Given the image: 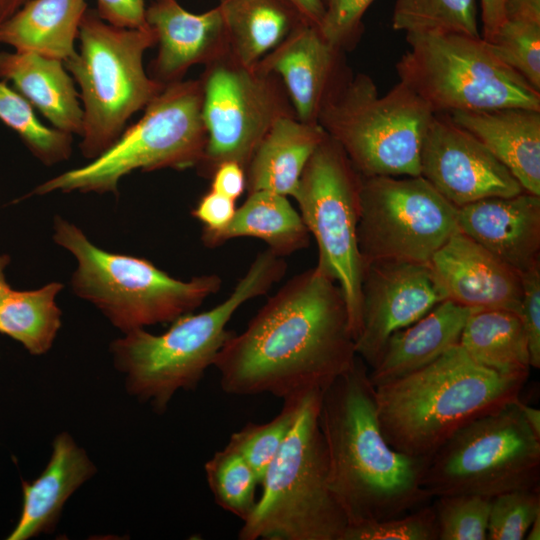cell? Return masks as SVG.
<instances>
[{
  "mask_svg": "<svg viewBox=\"0 0 540 540\" xmlns=\"http://www.w3.org/2000/svg\"><path fill=\"white\" fill-rule=\"evenodd\" d=\"M202 96L200 79L166 85L111 147L89 164L40 184L33 194L116 193L120 179L135 170L196 167L206 144Z\"/></svg>",
  "mask_w": 540,
  "mask_h": 540,
  "instance_id": "10",
  "label": "cell"
},
{
  "mask_svg": "<svg viewBox=\"0 0 540 540\" xmlns=\"http://www.w3.org/2000/svg\"><path fill=\"white\" fill-rule=\"evenodd\" d=\"M0 121L45 165L65 161L71 155L72 135L44 125L31 103L4 80H0Z\"/></svg>",
  "mask_w": 540,
  "mask_h": 540,
  "instance_id": "32",
  "label": "cell"
},
{
  "mask_svg": "<svg viewBox=\"0 0 540 540\" xmlns=\"http://www.w3.org/2000/svg\"><path fill=\"white\" fill-rule=\"evenodd\" d=\"M519 315L526 334L531 367L540 368V265L521 275Z\"/></svg>",
  "mask_w": 540,
  "mask_h": 540,
  "instance_id": "40",
  "label": "cell"
},
{
  "mask_svg": "<svg viewBox=\"0 0 540 540\" xmlns=\"http://www.w3.org/2000/svg\"><path fill=\"white\" fill-rule=\"evenodd\" d=\"M528 378L486 368L457 343L427 366L374 387L382 433L392 448L424 462L460 429L520 399Z\"/></svg>",
  "mask_w": 540,
  "mask_h": 540,
  "instance_id": "3",
  "label": "cell"
},
{
  "mask_svg": "<svg viewBox=\"0 0 540 540\" xmlns=\"http://www.w3.org/2000/svg\"><path fill=\"white\" fill-rule=\"evenodd\" d=\"M392 28L410 33H458L481 36L475 0H397Z\"/></svg>",
  "mask_w": 540,
  "mask_h": 540,
  "instance_id": "33",
  "label": "cell"
},
{
  "mask_svg": "<svg viewBox=\"0 0 540 540\" xmlns=\"http://www.w3.org/2000/svg\"><path fill=\"white\" fill-rule=\"evenodd\" d=\"M325 136L318 124L295 116L279 118L246 167L247 192L265 190L293 197L308 160Z\"/></svg>",
  "mask_w": 540,
  "mask_h": 540,
  "instance_id": "25",
  "label": "cell"
},
{
  "mask_svg": "<svg viewBox=\"0 0 540 540\" xmlns=\"http://www.w3.org/2000/svg\"><path fill=\"white\" fill-rule=\"evenodd\" d=\"M517 404L532 431L540 437V410L522 402L521 399L517 401Z\"/></svg>",
  "mask_w": 540,
  "mask_h": 540,
  "instance_id": "46",
  "label": "cell"
},
{
  "mask_svg": "<svg viewBox=\"0 0 540 540\" xmlns=\"http://www.w3.org/2000/svg\"><path fill=\"white\" fill-rule=\"evenodd\" d=\"M433 115L403 82L380 96L369 75L352 72L328 95L317 123L362 176H418Z\"/></svg>",
  "mask_w": 540,
  "mask_h": 540,
  "instance_id": "7",
  "label": "cell"
},
{
  "mask_svg": "<svg viewBox=\"0 0 540 540\" xmlns=\"http://www.w3.org/2000/svg\"><path fill=\"white\" fill-rule=\"evenodd\" d=\"M517 401L460 429L424 461L422 488L433 498L540 490V437Z\"/></svg>",
  "mask_w": 540,
  "mask_h": 540,
  "instance_id": "11",
  "label": "cell"
},
{
  "mask_svg": "<svg viewBox=\"0 0 540 540\" xmlns=\"http://www.w3.org/2000/svg\"><path fill=\"white\" fill-rule=\"evenodd\" d=\"M374 0H323L324 14L318 26L322 36L334 47L347 52L358 44L363 16Z\"/></svg>",
  "mask_w": 540,
  "mask_h": 540,
  "instance_id": "39",
  "label": "cell"
},
{
  "mask_svg": "<svg viewBox=\"0 0 540 540\" xmlns=\"http://www.w3.org/2000/svg\"><path fill=\"white\" fill-rule=\"evenodd\" d=\"M322 393L311 390L305 395L238 539L342 540L348 522L329 484L318 418Z\"/></svg>",
  "mask_w": 540,
  "mask_h": 540,
  "instance_id": "5",
  "label": "cell"
},
{
  "mask_svg": "<svg viewBox=\"0 0 540 540\" xmlns=\"http://www.w3.org/2000/svg\"><path fill=\"white\" fill-rule=\"evenodd\" d=\"M487 42L540 91V0H505L502 23Z\"/></svg>",
  "mask_w": 540,
  "mask_h": 540,
  "instance_id": "31",
  "label": "cell"
},
{
  "mask_svg": "<svg viewBox=\"0 0 540 540\" xmlns=\"http://www.w3.org/2000/svg\"><path fill=\"white\" fill-rule=\"evenodd\" d=\"M211 190L236 201L246 190L245 169L236 162L219 165L211 176Z\"/></svg>",
  "mask_w": 540,
  "mask_h": 540,
  "instance_id": "43",
  "label": "cell"
},
{
  "mask_svg": "<svg viewBox=\"0 0 540 540\" xmlns=\"http://www.w3.org/2000/svg\"><path fill=\"white\" fill-rule=\"evenodd\" d=\"M447 300L475 309H506L519 313L521 276L460 231L428 264Z\"/></svg>",
  "mask_w": 540,
  "mask_h": 540,
  "instance_id": "19",
  "label": "cell"
},
{
  "mask_svg": "<svg viewBox=\"0 0 540 540\" xmlns=\"http://www.w3.org/2000/svg\"><path fill=\"white\" fill-rule=\"evenodd\" d=\"M308 392L283 399L281 411L269 422L248 423L231 435L227 445L247 461L260 484L288 436Z\"/></svg>",
  "mask_w": 540,
  "mask_h": 540,
  "instance_id": "35",
  "label": "cell"
},
{
  "mask_svg": "<svg viewBox=\"0 0 540 540\" xmlns=\"http://www.w3.org/2000/svg\"><path fill=\"white\" fill-rule=\"evenodd\" d=\"M145 21L154 31L158 45L148 74L164 87L183 80L192 66H206L229 52L218 6L193 13L178 0H151L146 6Z\"/></svg>",
  "mask_w": 540,
  "mask_h": 540,
  "instance_id": "18",
  "label": "cell"
},
{
  "mask_svg": "<svg viewBox=\"0 0 540 540\" xmlns=\"http://www.w3.org/2000/svg\"><path fill=\"white\" fill-rule=\"evenodd\" d=\"M217 6L229 51L247 66L256 65L305 20L289 0H220Z\"/></svg>",
  "mask_w": 540,
  "mask_h": 540,
  "instance_id": "28",
  "label": "cell"
},
{
  "mask_svg": "<svg viewBox=\"0 0 540 540\" xmlns=\"http://www.w3.org/2000/svg\"><path fill=\"white\" fill-rule=\"evenodd\" d=\"M287 263L270 249L256 255L231 293L215 307L175 319L163 334L131 330L112 345L127 388L139 399L164 411L174 394L194 389L233 332L227 324L251 299L266 294L285 275Z\"/></svg>",
  "mask_w": 540,
  "mask_h": 540,
  "instance_id": "4",
  "label": "cell"
},
{
  "mask_svg": "<svg viewBox=\"0 0 540 540\" xmlns=\"http://www.w3.org/2000/svg\"><path fill=\"white\" fill-rule=\"evenodd\" d=\"M96 11L108 23L126 28L146 25V0H96Z\"/></svg>",
  "mask_w": 540,
  "mask_h": 540,
  "instance_id": "42",
  "label": "cell"
},
{
  "mask_svg": "<svg viewBox=\"0 0 540 540\" xmlns=\"http://www.w3.org/2000/svg\"><path fill=\"white\" fill-rule=\"evenodd\" d=\"M236 211L235 201L210 189L192 210V216L203 224L205 230L224 228Z\"/></svg>",
  "mask_w": 540,
  "mask_h": 540,
  "instance_id": "41",
  "label": "cell"
},
{
  "mask_svg": "<svg viewBox=\"0 0 540 540\" xmlns=\"http://www.w3.org/2000/svg\"><path fill=\"white\" fill-rule=\"evenodd\" d=\"M199 79L206 144L196 168L205 178L225 162L246 170L271 126L295 116L281 80L258 65L240 63L230 51L206 65Z\"/></svg>",
  "mask_w": 540,
  "mask_h": 540,
  "instance_id": "14",
  "label": "cell"
},
{
  "mask_svg": "<svg viewBox=\"0 0 540 540\" xmlns=\"http://www.w3.org/2000/svg\"><path fill=\"white\" fill-rule=\"evenodd\" d=\"M30 0H0V24L10 18Z\"/></svg>",
  "mask_w": 540,
  "mask_h": 540,
  "instance_id": "47",
  "label": "cell"
},
{
  "mask_svg": "<svg viewBox=\"0 0 540 540\" xmlns=\"http://www.w3.org/2000/svg\"><path fill=\"white\" fill-rule=\"evenodd\" d=\"M406 41L409 49L395 66L399 81L434 113L540 110V91L502 61L481 36L410 33Z\"/></svg>",
  "mask_w": 540,
  "mask_h": 540,
  "instance_id": "9",
  "label": "cell"
},
{
  "mask_svg": "<svg viewBox=\"0 0 540 540\" xmlns=\"http://www.w3.org/2000/svg\"><path fill=\"white\" fill-rule=\"evenodd\" d=\"M86 0H30L0 24V43L63 63L75 52Z\"/></svg>",
  "mask_w": 540,
  "mask_h": 540,
  "instance_id": "26",
  "label": "cell"
},
{
  "mask_svg": "<svg viewBox=\"0 0 540 540\" xmlns=\"http://www.w3.org/2000/svg\"><path fill=\"white\" fill-rule=\"evenodd\" d=\"M450 116L483 143L525 191L540 195V110L509 107Z\"/></svg>",
  "mask_w": 540,
  "mask_h": 540,
  "instance_id": "21",
  "label": "cell"
},
{
  "mask_svg": "<svg viewBox=\"0 0 540 540\" xmlns=\"http://www.w3.org/2000/svg\"><path fill=\"white\" fill-rule=\"evenodd\" d=\"M362 175L327 134L308 160L293 196L318 248L317 265L339 285L354 339L361 327L363 266L357 244Z\"/></svg>",
  "mask_w": 540,
  "mask_h": 540,
  "instance_id": "12",
  "label": "cell"
},
{
  "mask_svg": "<svg viewBox=\"0 0 540 540\" xmlns=\"http://www.w3.org/2000/svg\"><path fill=\"white\" fill-rule=\"evenodd\" d=\"M458 344L486 368L504 375H530L528 342L517 312L475 310L468 317Z\"/></svg>",
  "mask_w": 540,
  "mask_h": 540,
  "instance_id": "29",
  "label": "cell"
},
{
  "mask_svg": "<svg viewBox=\"0 0 540 540\" xmlns=\"http://www.w3.org/2000/svg\"><path fill=\"white\" fill-rule=\"evenodd\" d=\"M482 34L485 41H489L498 30L504 16L505 0H480Z\"/></svg>",
  "mask_w": 540,
  "mask_h": 540,
  "instance_id": "44",
  "label": "cell"
},
{
  "mask_svg": "<svg viewBox=\"0 0 540 540\" xmlns=\"http://www.w3.org/2000/svg\"><path fill=\"white\" fill-rule=\"evenodd\" d=\"M54 240L77 260L75 293L96 305L125 333L174 321L192 312L222 286L217 274L184 281L150 261L100 249L74 224L56 217Z\"/></svg>",
  "mask_w": 540,
  "mask_h": 540,
  "instance_id": "8",
  "label": "cell"
},
{
  "mask_svg": "<svg viewBox=\"0 0 540 540\" xmlns=\"http://www.w3.org/2000/svg\"><path fill=\"white\" fill-rule=\"evenodd\" d=\"M8 263L9 257L7 255H0V300L11 290L4 275V269Z\"/></svg>",
  "mask_w": 540,
  "mask_h": 540,
  "instance_id": "48",
  "label": "cell"
},
{
  "mask_svg": "<svg viewBox=\"0 0 540 540\" xmlns=\"http://www.w3.org/2000/svg\"><path fill=\"white\" fill-rule=\"evenodd\" d=\"M356 357L343 293L316 264L289 279L243 332L232 333L213 366L229 395L285 399L324 390Z\"/></svg>",
  "mask_w": 540,
  "mask_h": 540,
  "instance_id": "1",
  "label": "cell"
},
{
  "mask_svg": "<svg viewBox=\"0 0 540 540\" xmlns=\"http://www.w3.org/2000/svg\"><path fill=\"white\" fill-rule=\"evenodd\" d=\"M457 231V207L422 176H362L357 244L363 267L429 264Z\"/></svg>",
  "mask_w": 540,
  "mask_h": 540,
  "instance_id": "13",
  "label": "cell"
},
{
  "mask_svg": "<svg viewBox=\"0 0 540 540\" xmlns=\"http://www.w3.org/2000/svg\"><path fill=\"white\" fill-rule=\"evenodd\" d=\"M256 65L281 80L296 118L308 124H318L324 101L352 73L345 52L306 19Z\"/></svg>",
  "mask_w": 540,
  "mask_h": 540,
  "instance_id": "17",
  "label": "cell"
},
{
  "mask_svg": "<svg viewBox=\"0 0 540 540\" xmlns=\"http://www.w3.org/2000/svg\"><path fill=\"white\" fill-rule=\"evenodd\" d=\"M241 237L260 239L268 249L285 257L306 248L310 234L287 196L260 190L248 193L224 228L203 229L201 235L204 245L212 248Z\"/></svg>",
  "mask_w": 540,
  "mask_h": 540,
  "instance_id": "27",
  "label": "cell"
},
{
  "mask_svg": "<svg viewBox=\"0 0 540 540\" xmlns=\"http://www.w3.org/2000/svg\"><path fill=\"white\" fill-rule=\"evenodd\" d=\"M204 470L217 505L242 521L246 520L255 507L256 489L260 485L247 461L226 445L205 463Z\"/></svg>",
  "mask_w": 540,
  "mask_h": 540,
  "instance_id": "34",
  "label": "cell"
},
{
  "mask_svg": "<svg viewBox=\"0 0 540 540\" xmlns=\"http://www.w3.org/2000/svg\"><path fill=\"white\" fill-rule=\"evenodd\" d=\"M62 287L52 282L36 290L11 289L0 300V332L22 343L32 354L48 351L61 326L55 299Z\"/></svg>",
  "mask_w": 540,
  "mask_h": 540,
  "instance_id": "30",
  "label": "cell"
},
{
  "mask_svg": "<svg viewBox=\"0 0 540 540\" xmlns=\"http://www.w3.org/2000/svg\"><path fill=\"white\" fill-rule=\"evenodd\" d=\"M0 78L11 83L54 128L81 135L79 93L62 61L34 53L0 51Z\"/></svg>",
  "mask_w": 540,
  "mask_h": 540,
  "instance_id": "23",
  "label": "cell"
},
{
  "mask_svg": "<svg viewBox=\"0 0 540 540\" xmlns=\"http://www.w3.org/2000/svg\"><path fill=\"white\" fill-rule=\"evenodd\" d=\"M540 514V490H513L491 499L488 540H523Z\"/></svg>",
  "mask_w": 540,
  "mask_h": 540,
  "instance_id": "37",
  "label": "cell"
},
{
  "mask_svg": "<svg viewBox=\"0 0 540 540\" xmlns=\"http://www.w3.org/2000/svg\"><path fill=\"white\" fill-rule=\"evenodd\" d=\"M79 50L64 62L77 83L83 109L80 150L94 159L111 147L133 114L164 88L146 71L145 52L156 45L154 31L112 25L87 9L79 27Z\"/></svg>",
  "mask_w": 540,
  "mask_h": 540,
  "instance_id": "6",
  "label": "cell"
},
{
  "mask_svg": "<svg viewBox=\"0 0 540 540\" xmlns=\"http://www.w3.org/2000/svg\"><path fill=\"white\" fill-rule=\"evenodd\" d=\"M420 176L456 207L525 191L506 166L447 113H434L426 130Z\"/></svg>",
  "mask_w": 540,
  "mask_h": 540,
  "instance_id": "15",
  "label": "cell"
},
{
  "mask_svg": "<svg viewBox=\"0 0 540 540\" xmlns=\"http://www.w3.org/2000/svg\"><path fill=\"white\" fill-rule=\"evenodd\" d=\"M491 499L475 494L435 497L439 540H486Z\"/></svg>",
  "mask_w": 540,
  "mask_h": 540,
  "instance_id": "36",
  "label": "cell"
},
{
  "mask_svg": "<svg viewBox=\"0 0 540 540\" xmlns=\"http://www.w3.org/2000/svg\"><path fill=\"white\" fill-rule=\"evenodd\" d=\"M457 226L520 276L540 265V195L523 191L457 207Z\"/></svg>",
  "mask_w": 540,
  "mask_h": 540,
  "instance_id": "20",
  "label": "cell"
},
{
  "mask_svg": "<svg viewBox=\"0 0 540 540\" xmlns=\"http://www.w3.org/2000/svg\"><path fill=\"white\" fill-rule=\"evenodd\" d=\"M342 540H439L433 504L386 520L347 525Z\"/></svg>",
  "mask_w": 540,
  "mask_h": 540,
  "instance_id": "38",
  "label": "cell"
},
{
  "mask_svg": "<svg viewBox=\"0 0 540 540\" xmlns=\"http://www.w3.org/2000/svg\"><path fill=\"white\" fill-rule=\"evenodd\" d=\"M318 418L330 488L347 525L390 519L432 502L420 483L423 462L385 439L369 367L359 356L323 390Z\"/></svg>",
  "mask_w": 540,
  "mask_h": 540,
  "instance_id": "2",
  "label": "cell"
},
{
  "mask_svg": "<svg viewBox=\"0 0 540 540\" xmlns=\"http://www.w3.org/2000/svg\"><path fill=\"white\" fill-rule=\"evenodd\" d=\"M302 14V16L313 24L319 26L323 14V0H289Z\"/></svg>",
  "mask_w": 540,
  "mask_h": 540,
  "instance_id": "45",
  "label": "cell"
},
{
  "mask_svg": "<svg viewBox=\"0 0 540 540\" xmlns=\"http://www.w3.org/2000/svg\"><path fill=\"white\" fill-rule=\"evenodd\" d=\"M526 540H539L540 539V514L534 519L530 525L527 534L525 536Z\"/></svg>",
  "mask_w": 540,
  "mask_h": 540,
  "instance_id": "49",
  "label": "cell"
},
{
  "mask_svg": "<svg viewBox=\"0 0 540 540\" xmlns=\"http://www.w3.org/2000/svg\"><path fill=\"white\" fill-rule=\"evenodd\" d=\"M475 308L444 300L411 325L393 333L369 369L373 386L398 379L435 361L459 342Z\"/></svg>",
  "mask_w": 540,
  "mask_h": 540,
  "instance_id": "22",
  "label": "cell"
},
{
  "mask_svg": "<svg viewBox=\"0 0 540 540\" xmlns=\"http://www.w3.org/2000/svg\"><path fill=\"white\" fill-rule=\"evenodd\" d=\"M447 300L428 264L384 261L363 267L355 350L372 368L387 340Z\"/></svg>",
  "mask_w": 540,
  "mask_h": 540,
  "instance_id": "16",
  "label": "cell"
},
{
  "mask_svg": "<svg viewBox=\"0 0 540 540\" xmlns=\"http://www.w3.org/2000/svg\"><path fill=\"white\" fill-rule=\"evenodd\" d=\"M93 473L84 450L67 433L59 434L44 471L33 482H23L22 512L8 539L26 540L48 530L69 496Z\"/></svg>",
  "mask_w": 540,
  "mask_h": 540,
  "instance_id": "24",
  "label": "cell"
}]
</instances>
